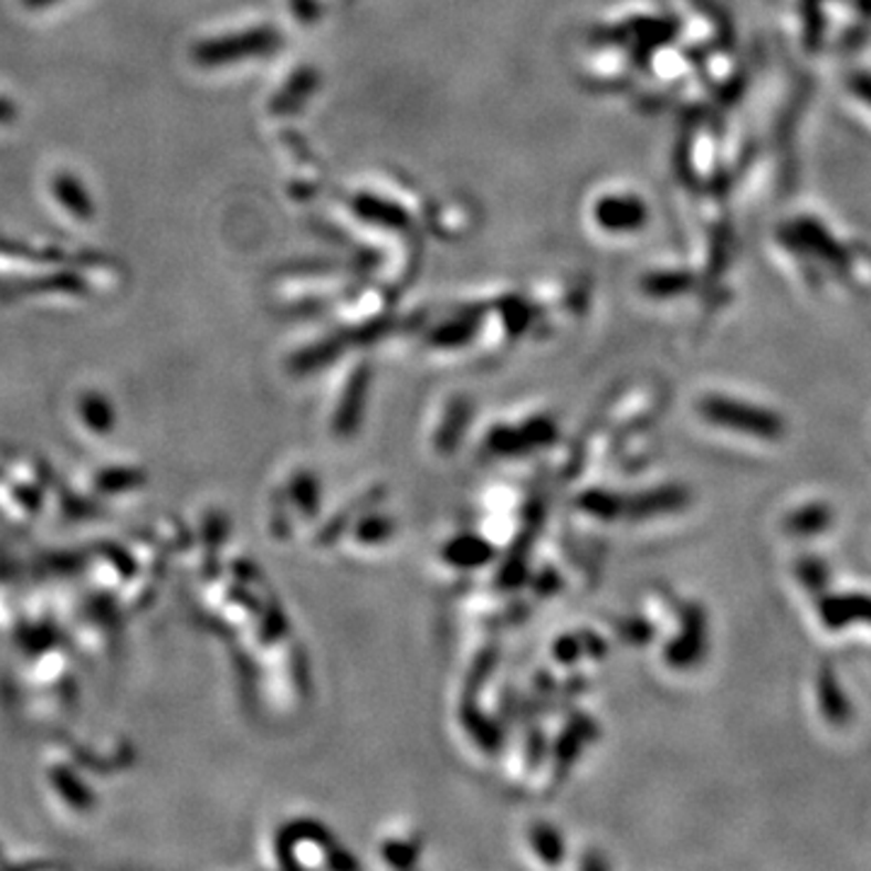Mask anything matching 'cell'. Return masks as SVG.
Returning a JSON list of instances; mask_svg holds the SVG:
<instances>
[{"label":"cell","instance_id":"cell-1","mask_svg":"<svg viewBox=\"0 0 871 871\" xmlns=\"http://www.w3.org/2000/svg\"><path fill=\"white\" fill-rule=\"evenodd\" d=\"M704 414H707L714 424H722L726 429H734L748 436H758V439H783L785 436V421L775 412H767L763 407H753L746 402L726 400V397H710L704 402Z\"/></svg>","mask_w":871,"mask_h":871},{"label":"cell","instance_id":"cell-2","mask_svg":"<svg viewBox=\"0 0 871 871\" xmlns=\"http://www.w3.org/2000/svg\"><path fill=\"white\" fill-rule=\"evenodd\" d=\"M818 612L828 630H842L852 622L871 625V596L862 594H842V596H823L818 604Z\"/></svg>","mask_w":871,"mask_h":871},{"label":"cell","instance_id":"cell-3","mask_svg":"<svg viewBox=\"0 0 871 871\" xmlns=\"http://www.w3.org/2000/svg\"><path fill=\"white\" fill-rule=\"evenodd\" d=\"M818 707H821L826 722L832 726H844L850 722V702L844 697V690L838 681L836 671L830 669V665H823L821 671H818Z\"/></svg>","mask_w":871,"mask_h":871},{"label":"cell","instance_id":"cell-4","mask_svg":"<svg viewBox=\"0 0 871 871\" xmlns=\"http://www.w3.org/2000/svg\"><path fill=\"white\" fill-rule=\"evenodd\" d=\"M266 44V36L264 34H240V36H228V40L221 42H207L195 49V56L199 63H225V61H233L238 56H245V54H254V51H260Z\"/></svg>","mask_w":871,"mask_h":871},{"label":"cell","instance_id":"cell-5","mask_svg":"<svg viewBox=\"0 0 871 871\" xmlns=\"http://www.w3.org/2000/svg\"><path fill=\"white\" fill-rule=\"evenodd\" d=\"M51 189H54V197L71 216L81 218V221H90V218H93L95 207L87 197V189L81 185V179H75L71 172H61L54 177Z\"/></svg>","mask_w":871,"mask_h":871},{"label":"cell","instance_id":"cell-6","mask_svg":"<svg viewBox=\"0 0 871 871\" xmlns=\"http://www.w3.org/2000/svg\"><path fill=\"white\" fill-rule=\"evenodd\" d=\"M830 523H832V511L826 504H809L791 511V514L785 518V531L791 535L809 537L828 531Z\"/></svg>","mask_w":871,"mask_h":871},{"label":"cell","instance_id":"cell-7","mask_svg":"<svg viewBox=\"0 0 871 871\" xmlns=\"http://www.w3.org/2000/svg\"><path fill=\"white\" fill-rule=\"evenodd\" d=\"M799 581L814 594H821L828 584V567L818 557H801L797 565Z\"/></svg>","mask_w":871,"mask_h":871},{"label":"cell","instance_id":"cell-8","mask_svg":"<svg viewBox=\"0 0 871 871\" xmlns=\"http://www.w3.org/2000/svg\"><path fill=\"white\" fill-rule=\"evenodd\" d=\"M83 417L87 419V424L93 429L105 431L112 424V409L107 407V402L102 400L97 395H90L85 397L83 402Z\"/></svg>","mask_w":871,"mask_h":871},{"label":"cell","instance_id":"cell-9","mask_svg":"<svg viewBox=\"0 0 871 871\" xmlns=\"http://www.w3.org/2000/svg\"><path fill=\"white\" fill-rule=\"evenodd\" d=\"M15 114H18L15 105H12L10 99L0 97V124H10V122H15Z\"/></svg>","mask_w":871,"mask_h":871},{"label":"cell","instance_id":"cell-10","mask_svg":"<svg viewBox=\"0 0 871 871\" xmlns=\"http://www.w3.org/2000/svg\"><path fill=\"white\" fill-rule=\"evenodd\" d=\"M54 3H59V0H24V6L32 8V10H42V8L54 6Z\"/></svg>","mask_w":871,"mask_h":871}]
</instances>
